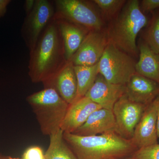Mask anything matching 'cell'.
<instances>
[{
	"label": "cell",
	"instance_id": "cell-23",
	"mask_svg": "<svg viewBox=\"0 0 159 159\" xmlns=\"http://www.w3.org/2000/svg\"><path fill=\"white\" fill-rule=\"evenodd\" d=\"M22 159H45L42 148L39 146H31L24 152Z\"/></svg>",
	"mask_w": 159,
	"mask_h": 159
},
{
	"label": "cell",
	"instance_id": "cell-5",
	"mask_svg": "<svg viewBox=\"0 0 159 159\" xmlns=\"http://www.w3.org/2000/svg\"><path fill=\"white\" fill-rule=\"evenodd\" d=\"M54 3L55 18L67 20L89 31L104 30L105 20L93 1L56 0Z\"/></svg>",
	"mask_w": 159,
	"mask_h": 159
},
{
	"label": "cell",
	"instance_id": "cell-6",
	"mask_svg": "<svg viewBox=\"0 0 159 159\" xmlns=\"http://www.w3.org/2000/svg\"><path fill=\"white\" fill-rule=\"evenodd\" d=\"M132 56L108 43L98 62L99 74L111 83L125 85L136 73Z\"/></svg>",
	"mask_w": 159,
	"mask_h": 159
},
{
	"label": "cell",
	"instance_id": "cell-8",
	"mask_svg": "<svg viewBox=\"0 0 159 159\" xmlns=\"http://www.w3.org/2000/svg\"><path fill=\"white\" fill-rule=\"evenodd\" d=\"M147 106L134 102L124 94L114 105L113 113L117 132L121 136L131 140L134 131Z\"/></svg>",
	"mask_w": 159,
	"mask_h": 159
},
{
	"label": "cell",
	"instance_id": "cell-21",
	"mask_svg": "<svg viewBox=\"0 0 159 159\" xmlns=\"http://www.w3.org/2000/svg\"><path fill=\"white\" fill-rule=\"evenodd\" d=\"M143 38L148 47L159 54V10L152 16Z\"/></svg>",
	"mask_w": 159,
	"mask_h": 159
},
{
	"label": "cell",
	"instance_id": "cell-10",
	"mask_svg": "<svg viewBox=\"0 0 159 159\" xmlns=\"http://www.w3.org/2000/svg\"><path fill=\"white\" fill-rule=\"evenodd\" d=\"M125 85L111 83L99 74L85 97L102 108L112 111L116 102L125 94Z\"/></svg>",
	"mask_w": 159,
	"mask_h": 159
},
{
	"label": "cell",
	"instance_id": "cell-3",
	"mask_svg": "<svg viewBox=\"0 0 159 159\" xmlns=\"http://www.w3.org/2000/svg\"><path fill=\"white\" fill-rule=\"evenodd\" d=\"M140 2L127 1L106 29L109 42L134 58L139 56L137 36L148 22V18L140 8Z\"/></svg>",
	"mask_w": 159,
	"mask_h": 159
},
{
	"label": "cell",
	"instance_id": "cell-20",
	"mask_svg": "<svg viewBox=\"0 0 159 159\" xmlns=\"http://www.w3.org/2000/svg\"><path fill=\"white\" fill-rule=\"evenodd\" d=\"M104 19L112 20L118 15L126 2L125 0H93Z\"/></svg>",
	"mask_w": 159,
	"mask_h": 159
},
{
	"label": "cell",
	"instance_id": "cell-24",
	"mask_svg": "<svg viewBox=\"0 0 159 159\" xmlns=\"http://www.w3.org/2000/svg\"><path fill=\"white\" fill-rule=\"evenodd\" d=\"M140 6L143 13L150 12L159 9V0H143L140 2Z\"/></svg>",
	"mask_w": 159,
	"mask_h": 159
},
{
	"label": "cell",
	"instance_id": "cell-1",
	"mask_svg": "<svg viewBox=\"0 0 159 159\" xmlns=\"http://www.w3.org/2000/svg\"><path fill=\"white\" fill-rule=\"evenodd\" d=\"M64 46L57 22L53 18L30 53L29 75L34 83L48 82L67 62Z\"/></svg>",
	"mask_w": 159,
	"mask_h": 159
},
{
	"label": "cell",
	"instance_id": "cell-9",
	"mask_svg": "<svg viewBox=\"0 0 159 159\" xmlns=\"http://www.w3.org/2000/svg\"><path fill=\"white\" fill-rule=\"evenodd\" d=\"M109 43L106 30L90 31L73 55L74 66H90L98 63Z\"/></svg>",
	"mask_w": 159,
	"mask_h": 159
},
{
	"label": "cell",
	"instance_id": "cell-22",
	"mask_svg": "<svg viewBox=\"0 0 159 159\" xmlns=\"http://www.w3.org/2000/svg\"><path fill=\"white\" fill-rule=\"evenodd\" d=\"M129 159H159V144L139 148Z\"/></svg>",
	"mask_w": 159,
	"mask_h": 159
},
{
	"label": "cell",
	"instance_id": "cell-18",
	"mask_svg": "<svg viewBox=\"0 0 159 159\" xmlns=\"http://www.w3.org/2000/svg\"><path fill=\"white\" fill-rule=\"evenodd\" d=\"M74 69L77 82L76 101L85 97L88 91L93 84L99 74V66L98 63L93 66H74Z\"/></svg>",
	"mask_w": 159,
	"mask_h": 159
},
{
	"label": "cell",
	"instance_id": "cell-7",
	"mask_svg": "<svg viewBox=\"0 0 159 159\" xmlns=\"http://www.w3.org/2000/svg\"><path fill=\"white\" fill-rule=\"evenodd\" d=\"M54 6L48 0H36L32 11L27 15L22 33L30 53L35 48L40 36L54 18Z\"/></svg>",
	"mask_w": 159,
	"mask_h": 159
},
{
	"label": "cell",
	"instance_id": "cell-16",
	"mask_svg": "<svg viewBox=\"0 0 159 159\" xmlns=\"http://www.w3.org/2000/svg\"><path fill=\"white\" fill-rule=\"evenodd\" d=\"M54 18L57 22L62 37L66 59L70 61L89 31L67 20Z\"/></svg>",
	"mask_w": 159,
	"mask_h": 159
},
{
	"label": "cell",
	"instance_id": "cell-11",
	"mask_svg": "<svg viewBox=\"0 0 159 159\" xmlns=\"http://www.w3.org/2000/svg\"><path fill=\"white\" fill-rule=\"evenodd\" d=\"M157 110L154 100L147 106L131 139L138 149L158 144Z\"/></svg>",
	"mask_w": 159,
	"mask_h": 159
},
{
	"label": "cell",
	"instance_id": "cell-17",
	"mask_svg": "<svg viewBox=\"0 0 159 159\" xmlns=\"http://www.w3.org/2000/svg\"><path fill=\"white\" fill-rule=\"evenodd\" d=\"M138 48L139 59L136 64V72L159 84V54L144 41L140 42Z\"/></svg>",
	"mask_w": 159,
	"mask_h": 159
},
{
	"label": "cell",
	"instance_id": "cell-25",
	"mask_svg": "<svg viewBox=\"0 0 159 159\" xmlns=\"http://www.w3.org/2000/svg\"><path fill=\"white\" fill-rule=\"evenodd\" d=\"M11 1L9 0H0V18L6 13L7 7Z\"/></svg>",
	"mask_w": 159,
	"mask_h": 159
},
{
	"label": "cell",
	"instance_id": "cell-2",
	"mask_svg": "<svg viewBox=\"0 0 159 159\" xmlns=\"http://www.w3.org/2000/svg\"><path fill=\"white\" fill-rule=\"evenodd\" d=\"M63 137L77 159H124L138 149L116 131L91 136L64 132Z\"/></svg>",
	"mask_w": 159,
	"mask_h": 159
},
{
	"label": "cell",
	"instance_id": "cell-12",
	"mask_svg": "<svg viewBox=\"0 0 159 159\" xmlns=\"http://www.w3.org/2000/svg\"><path fill=\"white\" fill-rule=\"evenodd\" d=\"M43 86L44 88L54 89L69 105L72 104L77 97V82L72 62L68 61L61 70Z\"/></svg>",
	"mask_w": 159,
	"mask_h": 159
},
{
	"label": "cell",
	"instance_id": "cell-4",
	"mask_svg": "<svg viewBox=\"0 0 159 159\" xmlns=\"http://www.w3.org/2000/svg\"><path fill=\"white\" fill-rule=\"evenodd\" d=\"M43 134L50 136L61 129L69 104L52 88L31 94L26 98Z\"/></svg>",
	"mask_w": 159,
	"mask_h": 159
},
{
	"label": "cell",
	"instance_id": "cell-15",
	"mask_svg": "<svg viewBox=\"0 0 159 159\" xmlns=\"http://www.w3.org/2000/svg\"><path fill=\"white\" fill-rule=\"evenodd\" d=\"M111 131L117 132L113 113L112 111L102 108L92 113L85 123L72 134L80 136H91Z\"/></svg>",
	"mask_w": 159,
	"mask_h": 159
},
{
	"label": "cell",
	"instance_id": "cell-27",
	"mask_svg": "<svg viewBox=\"0 0 159 159\" xmlns=\"http://www.w3.org/2000/svg\"><path fill=\"white\" fill-rule=\"evenodd\" d=\"M157 110V134L158 138H159V96L154 100Z\"/></svg>",
	"mask_w": 159,
	"mask_h": 159
},
{
	"label": "cell",
	"instance_id": "cell-28",
	"mask_svg": "<svg viewBox=\"0 0 159 159\" xmlns=\"http://www.w3.org/2000/svg\"><path fill=\"white\" fill-rule=\"evenodd\" d=\"M0 159H22L19 158H13L11 157H4L0 155Z\"/></svg>",
	"mask_w": 159,
	"mask_h": 159
},
{
	"label": "cell",
	"instance_id": "cell-13",
	"mask_svg": "<svg viewBox=\"0 0 159 159\" xmlns=\"http://www.w3.org/2000/svg\"><path fill=\"white\" fill-rule=\"evenodd\" d=\"M125 95L131 101L148 106L159 96V84L136 73L125 84Z\"/></svg>",
	"mask_w": 159,
	"mask_h": 159
},
{
	"label": "cell",
	"instance_id": "cell-26",
	"mask_svg": "<svg viewBox=\"0 0 159 159\" xmlns=\"http://www.w3.org/2000/svg\"><path fill=\"white\" fill-rule=\"evenodd\" d=\"M36 0H27L25 2V10L26 14H29L33 9Z\"/></svg>",
	"mask_w": 159,
	"mask_h": 159
},
{
	"label": "cell",
	"instance_id": "cell-19",
	"mask_svg": "<svg viewBox=\"0 0 159 159\" xmlns=\"http://www.w3.org/2000/svg\"><path fill=\"white\" fill-rule=\"evenodd\" d=\"M61 129L50 136V144L44 154L45 159H77L64 139Z\"/></svg>",
	"mask_w": 159,
	"mask_h": 159
},
{
	"label": "cell",
	"instance_id": "cell-14",
	"mask_svg": "<svg viewBox=\"0 0 159 159\" xmlns=\"http://www.w3.org/2000/svg\"><path fill=\"white\" fill-rule=\"evenodd\" d=\"M102 107L84 97L69 106L61 129L63 132L73 133L83 125L92 113Z\"/></svg>",
	"mask_w": 159,
	"mask_h": 159
},
{
	"label": "cell",
	"instance_id": "cell-29",
	"mask_svg": "<svg viewBox=\"0 0 159 159\" xmlns=\"http://www.w3.org/2000/svg\"><path fill=\"white\" fill-rule=\"evenodd\" d=\"M124 159H129L128 158Z\"/></svg>",
	"mask_w": 159,
	"mask_h": 159
}]
</instances>
